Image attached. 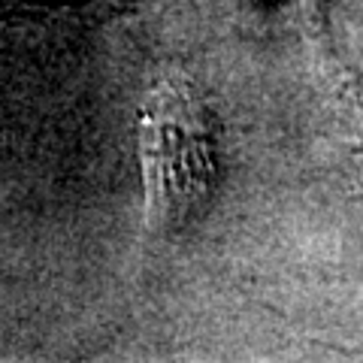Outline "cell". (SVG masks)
Returning <instances> with one entry per match:
<instances>
[{
  "label": "cell",
  "mask_w": 363,
  "mask_h": 363,
  "mask_svg": "<svg viewBox=\"0 0 363 363\" xmlns=\"http://www.w3.org/2000/svg\"><path fill=\"white\" fill-rule=\"evenodd\" d=\"M315 16H318V33H321L324 52L330 55L333 64L339 67V73H342V85L348 88V94L354 97V104L363 112V70L348 58V52L342 49V43L336 40L333 21H330V0H315Z\"/></svg>",
  "instance_id": "obj_3"
},
{
  "label": "cell",
  "mask_w": 363,
  "mask_h": 363,
  "mask_svg": "<svg viewBox=\"0 0 363 363\" xmlns=\"http://www.w3.org/2000/svg\"><path fill=\"white\" fill-rule=\"evenodd\" d=\"M143 161L155 221L182 230L209 209L218 185V140L188 82H167L143 106Z\"/></svg>",
  "instance_id": "obj_1"
},
{
  "label": "cell",
  "mask_w": 363,
  "mask_h": 363,
  "mask_svg": "<svg viewBox=\"0 0 363 363\" xmlns=\"http://www.w3.org/2000/svg\"><path fill=\"white\" fill-rule=\"evenodd\" d=\"M140 0H0V21H104Z\"/></svg>",
  "instance_id": "obj_2"
}]
</instances>
